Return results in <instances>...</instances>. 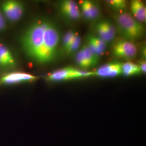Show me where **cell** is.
Returning <instances> with one entry per match:
<instances>
[{"label":"cell","instance_id":"obj_1","mask_svg":"<svg viewBox=\"0 0 146 146\" xmlns=\"http://www.w3.org/2000/svg\"><path fill=\"white\" fill-rule=\"evenodd\" d=\"M27 55L39 64L54 61L58 54L60 34L56 25L47 19H39L29 27L22 37Z\"/></svg>","mask_w":146,"mask_h":146},{"label":"cell","instance_id":"obj_18","mask_svg":"<svg viewBox=\"0 0 146 146\" xmlns=\"http://www.w3.org/2000/svg\"><path fill=\"white\" fill-rule=\"evenodd\" d=\"M76 35V34L75 33V31H67L64 34L63 37L62 46L65 51L70 46Z\"/></svg>","mask_w":146,"mask_h":146},{"label":"cell","instance_id":"obj_9","mask_svg":"<svg viewBox=\"0 0 146 146\" xmlns=\"http://www.w3.org/2000/svg\"><path fill=\"white\" fill-rule=\"evenodd\" d=\"M37 78V77L30 74L23 72H15L5 75L0 79V83L7 84H19L34 81Z\"/></svg>","mask_w":146,"mask_h":146},{"label":"cell","instance_id":"obj_12","mask_svg":"<svg viewBox=\"0 0 146 146\" xmlns=\"http://www.w3.org/2000/svg\"><path fill=\"white\" fill-rule=\"evenodd\" d=\"M141 70L139 64L131 62H127L122 63V74L126 76H134L141 74Z\"/></svg>","mask_w":146,"mask_h":146},{"label":"cell","instance_id":"obj_5","mask_svg":"<svg viewBox=\"0 0 146 146\" xmlns=\"http://www.w3.org/2000/svg\"><path fill=\"white\" fill-rule=\"evenodd\" d=\"M1 7L6 17L12 22L19 21L24 13V6L19 1H5L2 3Z\"/></svg>","mask_w":146,"mask_h":146},{"label":"cell","instance_id":"obj_19","mask_svg":"<svg viewBox=\"0 0 146 146\" xmlns=\"http://www.w3.org/2000/svg\"><path fill=\"white\" fill-rule=\"evenodd\" d=\"M81 37L79 35L76 34L74 37L73 41L72 42L70 46L67 48V49L66 50V53L68 54H70L78 50V48L81 44Z\"/></svg>","mask_w":146,"mask_h":146},{"label":"cell","instance_id":"obj_17","mask_svg":"<svg viewBox=\"0 0 146 146\" xmlns=\"http://www.w3.org/2000/svg\"><path fill=\"white\" fill-rule=\"evenodd\" d=\"M106 3L114 10L118 11L125 9L127 5L125 0H108L106 1Z\"/></svg>","mask_w":146,"mask_h":146},{"label":"cell","instance_id":"obj_10","mask_svg":"<svg viewBox=\"0 0 146 146\" xmlns=\"http://www.w3.org/2000/svg\"><path fill=\"white\" fill-rule=\"evenodd\" d=\"M81 9L84 17L88 20H94L100 15L99 6L92 1L84 0L81 3Z\"/></svg>","mask_w":146,"mask_h":146},{"label":"cell","instance_id":"obj_2","mask_svg":"<svg viewBox=\"0 0 146 146\" xmlns=\"http://www.w3.org/2000/svg\"><path fill=\"white\" fill-rule=\"evenodd\" d=\"M116 23L120 33L126 40L132 41L140 39L145 34V28L131 14L123 12L116 16Z\"/></svg>","mask_w":146,"mask_h":146},{"label":"cell","instance_id":"obj_11","mask_svg":"<svg viewBox=\"0 0 146 146\" xmlns=\"http://www.w3.org/2000/svg\"><path fill=\"white\" fill-rule=\"evenodd\" d=\"M131 10L133 16L136 20L140 23L146 22V8L143 2L140 0L132 1L131 2Z\"/></svg>","mask_w":146,"mask_h":146},{"label":"cell","instance_id":"obj_6","mask_svg":"<svg viewBox=\"0 0 146 146\" xmlns=\"http://www.w3.org/2000/svg\"><path fill=\"white\" fill-rule=\"evenodd\" d=\"M95 30L98 36L106 43L111 42L116 34V28L109 20H102L97 22L95 26Z\"/></svg>","mask_w":146,"mask_h":146},{"label":"cell","instance_id":"obj_7","mask_svg":"<svg viewBox=\"0 0 146 146\" xmlns=\"http://www.w3.org/2000/svg\"><path fill=\"white\" fill-rule=\"evenodd\" d=\"M59 11L63 17L70 20H78L81 17L78 5L72 0L62 1L60 3Z\"/></svg>","mask_w":146,"mask_h":146},{"label":"cell","instance_id":"obj_3","mask_svg":"<svg viewBox=\"0 0 146 146\" xmlns=\"http://www.w3.org/2000/svg\"><path fill=\"white\" fill-rule=\"evenodd\" d=\"M94 76V72H87L72 67H66L55 70L47 76L50 81H63Z\"/></svg>","mask_w":146,"mask_h":146},{"label":"cell","instance_id":"obj_13","mask_svg":"<svg viewBox=\"0 0 146 146\" xmlns=\"http://www.w3.org/2000/svg\"><path fill=\"white\" fill-rule=\"evenodd\" d=\"M0 60L5 63L7 67L14 66L15 61L10 50L5 46L0 44Z\"/></svg>","mask_w":146,"mask_h":146},{"label":"cell","instance_id":"obj_14","mask_svg":"<svg viewBox=\"0 0 146 146\" xmlns=\"http://www.w3.org/2000/svg\"><path fill=\"white\" fill-rule=\"evenodd\" d=\"M82 49L84 51V57L90 67H94L96 65V64L99 62V57L95 55L87 45H84L82 47Z\"/></svg>","mask_w":146,"mask_h":146},{"label":"cell","instance_id":"obj_15","mask_svg":"<svg viewBox=\"0 0 146 146\" xmlns=\"http://www.w3.org/2000/svg\"><path fill=\"white\" fill-rule=\"evenodd\" d=\"M87 38L94 43L95 46L102 54V55L105 52L107 49V43L103 40H102L99 37L93 35H89Z\"/></svg>","mask_w":146,"mask_h":146},{"label":"cell","instance_id":"obj_4","mask_svg":"<svg viewBox=\"0 0 146 146\" xmlns=\"http://www.w3.org/2000/svg\"><path fill=\"white\" fill-rule=\"evenodd\" d=\"M137 53L135 44L126 40L116 42L113 48V54L116 58L129 60L135 58Z\"/></svg>","mask_w":146,"mask_h":146},{"label":"cell","instance_id":"obj_16","mask_svg":"<svg viewBox=\"0 0 146 146\" xmlns=\"http://www.w3.org/2000/svg\"><path fill=\"white\" fill-rule=\"evenodd\" d=\"M75 61L78 67L81 68L88 69L91 67L84 57L82 48L80 49L76 53L75 56Z\"/></svg>","mask_w":146,"mask_h":146},{"label":"cell","instance_id":"obj_8","mask_svg":"<svg viewBox=\"0 0 146 146\" xmlns=\"http://www.w3.org/2000/svg\"><path fill=\"white\" fill-rule=\"evenodd\" d=\"M122 63L111 62L104 64L94 72V76L101 78L115 77L122 74Z\"/></svg>","mask_w":146,"mask_h":146},{"label":"cell","instance_id":"obj_20","mask_svg":"<svg viewBox=\"0 0 146 146\" xmlns=\"http://www.w3.org/2000/svg\"><path fill=\"white\" fill-rule=\"evenodd\" d=\"M6 23H5V17L0 11V31H3L5 28Z\"/></svg>","mask_w":146,"mask_h":146},{"label":"cell","instance_id":"obj_21","mask_svg":"<svg viewBox=\"0 0 146 146\" xmlns=\"http://www.w3.org/2000/svg\"><path fill=\"white\" fill-rule=\"evenodd\" d=\"M140 69H141V72L143 73H146V63L145 61H143L142 62H140V64H139Z\"/></svg>","mask_w":146,"mask_h":146}]
</instances>
